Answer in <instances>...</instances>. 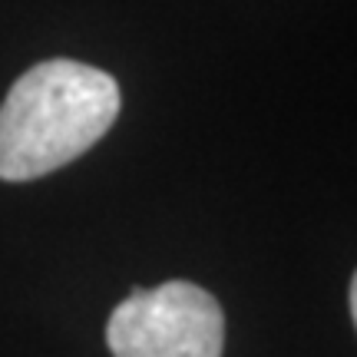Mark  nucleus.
Wrapping results in <instances>:
<instances>
[{"mask_svg":"<svg viewBox=\"0 0 357 357\" xmlns=\"http://www.w3.org/2000/svg\"><path fill=\"white\" fill-rule=\"evenodd\" d=\"M351 318H354V328H357V271L351 278Z\"/></svg>","mask_w":357,"mask_h":357,"instance_id":"7ed1b4c3","label":"nucleus"},{"mask_svg":"<svg viewBox=\"0 0 357 357\" xmlns=\"http://www.w3.org/2000/svg\"><path fill=\"white\" fill-rule=\"evenodd\" d=\"M119 106L106 70L77 60L30 66L0 102V178L30 182L79 159L109 132Z\"/></svg>","mask_w":357,"mask_h":357,"instance_id":"f257e3e1","label":"nucleus"},{"mask_svg":"<svg viewBox=\"0 0 357 357\" xmlns=\"http://www.w3.org/2000/svg\"><path fill=\"white\" fill-rule=\"evenodd\" d=\"M106 344L113 357H222L225 314L192 281L132 288L109 314Z\"/></svg>","mask_w":357,"mask_h":357,"instance_id":"f03ea898","label":"nucleus"}]
</instances>
